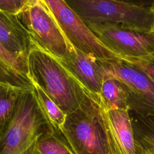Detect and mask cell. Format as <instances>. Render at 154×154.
Listing matches in <instances>:
<instances>
[{"mask_svg":"<svg viewBox=\"0 0 154 154\" xmlns=\"http://www.w3.org/2000/svg\"><path fill=\"white\" fill-rule=\"evenodd\" d=\"M59 61L87 90L100 95L103 75L99 60L73 48L66 59Z\"/></svg>","mask_w":154,"mask_h":154,"instance_id":"10","label":"cell"},{"mask_svg":"<svg viewBox=\"0 0 154 154\" xmlns=\"http://www.w3.org/2000/svg\"><path fill=\"white\" fill-rule=\"evenodd\" d=\"M17 16L38 46L59 60L68 57L73 48L44 0H29Z\"/></svg>","mask_w":154,"mask_h":154,"instance_id":"5","label":"cell"},{"mask_svg":"<svg viewBox=\"0 0 154 154\" xmlns=\"http://www.w3.org/2000/svg\"><path fill=\"white\" fill-rule=\"evenodd\" d=\"M131 119L138 154L154 153V117L135 114Z\"/></svg>","mask_w":154,"mask_h":154,"instance_id":"14","label":"cell"},{"mask_svg":"<svg viewBox=\"0 0 154 154\" xmlns=\"http://www.w3.org/2000/svg\"><path fill=\"white\" fill-rule=\"evenodd\" d=\"M54 128L40 106L33 87L20 96L15 112L0 133V154H20Z\"/></svg>","mask_w":154,"mask_h":154,"instance_id":"4","label":"cell"},{"mask_svg":"<svg viewBox=\"0 0 154 154\" xmlns=\"http://www.w3.org/2000/svg\"><path fill=\"white\" fill-rule=\"evenodd\" d=\"M86 25L109 23L137 31L154 30L152 1L65 0Z\"/></svg>","mask_w":154,"mask_h":154,"instance_id":"3","label":"cell"},{"mask_svg":"<svg viewBox=\"0 0 154 154\" xmlns=\"http://www.w3.org/2000/svg\"><path fill=\"white\" fill-rule=\"evenodd\" d=\"M27 67L32 83L40 87L66 116L79 106L88 90L57 58L35 44L28 55Z\"/></svg>","mask_w":154,"mask_h":154,"instance_id":"1","label":"cell"},{"mask_svg":"<svg viewBox=\"0 0 154 154\" xmlns=\"http://www.w3.org/2000/svg\"><path fill=\"white\" fill-rule=\"evenodd\" d=\"M103 106L114 154H138L129 111Z\"/></svg>","mask_w":154,"mask_h":154,"instance_id":"9","label":"cell"},{"mask_svg":"<svg viewBox=\"0 0 154 154\" xmlns=\"http://www.w3.org/2000/svg\"><path fill=\"white\" fill-rule=\"evenodd\" d=\"M0 82L25 89L33 87L28 75L27 60L14 55L0 45Z\"/></svg>","mask_w":154,"mask_h":154,"instance_id":"12","label":"cell"},{"mask_svg":"<svg viewBox=\"0 0 154 154\" xmlns=\"http://www.w3.org/2000/svg\"><path fill=\"white\" fill-rule=\"evenodd\" d=\"M35 143H36V141H35L27 149H26L25 150H23L20 154H36V153H35Z\"/></svg>","mask_w":154,"mask_h":154,"instance_id":"20","label":"cell"},{"mask_svg":"<svg viewBox=\"0 0 154 154\" xmlns=\"http://www.w3.org/2000/svg\"><path fill=\"white\" fill-rule=\"evenodd\" d=\"M36 154H76L61 130L53 129L36 140Z\"/></svg>","mask_w":154,"mask_h":154,"instance_id":"15","label":"cell"},{"mask_svg":"<svg viewBox=\"0 0 154 154\" xmlns=\"http://www.w3.org/2000/svg\"><path fill=\"white\" fill-rule=\"evenodd\" d=\"M29 0H0V11L17 16Z\"/></svg>","mask_w":154,"mask_h":154,"instance_id":"19","label":"cell"},{"mask_svg":"<svg viewBox=\"0 0 154 154\" xmlns=\"http://www.w3.org/2000/svg\"><path fill=\"white\" fill-rule=\"evenodd\" d=\"M123 62L141 70L154 81V52L140 57H119Z\"/></svg>","mask_w":154,"mask_h":154,"instance_id":"18","label":"cell"},{"mask_svg":"<svg viewBox=\"0 0 154 154\" xmlns=\"http://www.w3.org/2000/svg\"><path fill=\"white\" fill-rule=\"evenodd\" d=\"M146 154H154V153H146Z\"/></svg>","mask_w":154,"mask_h":154,"instance_id":"22","label":"cell"},{"mask_svg":"<svg viewBox=\"0 0 154 154\" xmlns=\"http://www.w3.org/2000/svg\"><path fill=\"white\" fill-rule=\"evenodd\" d=\"M100 65L103 78L116 79L125 85L129 111L143 117H154V81L147 75L121 59L100 61Z\"/></svg>","mask_w":154,"mask_h":154,"instance_id":"7","label":"cell"},{"mask_svg":"<svg viewBox=\"0 0 154 154\" xmlns=\"http://www.w3.org/2000/svg\"><path fill=\"white\" fill-rule=\"evenodd\" d=\"M0 45L11 54L27 60L35 43L17 16L0 11Z\"/></svg>","mask_w":154,"mask_h":154,"instance_id":"11","label":"cell"},{"mask_svg":"<svg viewBox=\"0 0 154 154\" xmlns=\"http://www.w3.org/2000/svg\"><path fill=\"white\" fill-rule=\"evenodd\" d=\"M86 26L119 57H140L154 52V30L137 31L109 23Z\"/></svg>","mask_w":154,"mask_h":154,"instance_id":"8","label":"cell"},{"mask_svg":"<svg viewBox=\"0 0 154 154\" xmlns=\"http://www.w3.org/2000/svg\"><path fill=\"white\" fill-rule=\"evenodd\" d=\"M33 89L40 106L52 127L61 131L66 115L40 87L33 84Z\"/></svg>","mask_w":154,"mask_h":154,"instance_id":"17","label":"cell"},{"mask_svg":"<svg viewBox=\"0 0 154 154\" xmlns=\"http://www.w3.org/2000/svg\"><path fill=\"white\" fill-rule=\"evenodd\" d=\"M25 90L0 82V133L11 120L20 96Z\"/></svg>","mask_w":154,"mask_h":154,"instance_id":"16","label":"cell"},{"mask_svg":"<svg viewBox=\"0 0 154 154\" xmlns=\"http://www.w3.org/2000/svg\"><path fill=\"white\" fill-rule=\"evenodd\" d=\"M61 131L76 154H114L100 96L88 90Z\"/></svg>","mask_w":154,"mask_h":154,"instance_id":"2","label":"cell"},{"mask_svg":"<svg viewBox=\"0 0 154 154\" xmlns=\"http://www.w3.org/2000/svg\"><path fill=\"white\" fill-rule=\"evenodd\" d=\"M152 7H153V10H154V1H153V3H152Z\"/></svg>","mask_w":154,"mask_h":154,"instance_id":"21","label":"cell"},{"mask_svg":"<svg viewBox=\"0 0 154 154\" xmlns=\"http://www.w3.org/2000/svg\"><path fill=\"white\" fill-rule=\"evenodd\" d=\"M99 96L106 108L129 111L127 103L126 87L120 81L103 77Z\"/></svg>","mask_w":154,"mask_h":154,"instance_id":"13","label":"cell"},{"mask_svg":"<svg viewBox=\"0 0 154 154\" xmlns=\"http://www.w3.org/2000/svg\"><path fill=\"white\" fill-rule=\"evenodd\" d=\"M44 1L54 14L67 40L73 48L102 61L120 60L89 29L65 1Z\"/></svg>","mask_w":154,"mask_h":154,"instance_id":"6","label":"cell"}]
</instances>
